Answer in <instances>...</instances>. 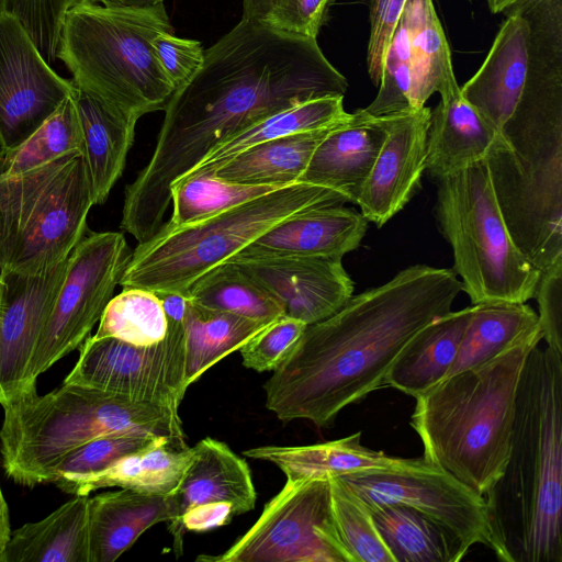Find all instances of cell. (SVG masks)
Listing matches in <instances>:
<instances>
[{"instance_id":"obj_1","label":"cell","mask_w":562,"mask_h":562,"mask_svg":"<svg viewBox=\"0 0 562 562\" xmlns=\"http://www.w3.org/2000/svg\"><path fill=\"white\" fill-rule=\"evenodd\" d=\"M347 79L316 37L278 32L243 19L204 50L189 82L165 111L153 155L126 186L120 227L138 243L161 225L171 184L216 145L304 101L345 95Z\"/></svg>"},{"instance_id":"obj_2","label":"cell","mask_w":562,"mask_h":562,"mask_svg":"<svg viewBox=\"0 0 562 562\" xmlns=\"http://www.w3.org/2000/svg\"><path fill=\"white\" fill-rule=\"evenodd\" d=\"M460 292L453 270L415 265L352 295L335 314L306 326L263 385L267 408L284 423L328 426L342 408L385 386L403 347L450 312Z\"/></svg>"},{"instance_id":"obj_3","label":"cell","mask_w":562,"mask_h":562,"mask_svg":"<svg viewBox=\"0 0 562 562\" xmlns=\"http://www.w3.org/2000/svg\"><path fill=\"white\" fill-rule=\"evenodd\" d=\"M503 562H562V353L531 349L517 387L505 469L484 494Z\"/></svg>"},{"instance_id":"obj_4","label":"cell","mask_w":562,"mask_h":562,"mask_svg":"<svg viewBox=\"0 0 562 562\" xmlns=\"http://www.w3.org/2000/svg\"><path fill=\"white\" fill-rule=\"evenodd\" d=\"M542 339L528 337L496 358L450 375L416 397L411 419L424 458L483 495L510 452L518 382Z\"/></svg>"},{"instance_id":"obj_5","label":"cell","mask_w":562,"mask_h":562,"mask_svg":"<svg viewBox=\"0 0 562 562\" xmlns=\"http://www.w3.org/2000/svg\"><path fill=\"white\" fill-rule=\"evenodd\" d=\"M1 454L7 476L34 487L56 479L60 462L87 441L111 434L166 437L186 443L179 411L64 383L2 406Z\"/></svg>"},{"instance_id":"obj_6","label":"cell","mask_w":562,"mask_h":562,"mask_svg":"<svg viewBox=\"0 0 562 562\" xmlns=\"http://www.w3.org/2000/svg\"><path fill=\"white\" fill-rule=\"evenodd\" d=\"M165 32L172 27L164 4L137 10L82 0L66 14L57 58L79 90L138 121L165 110L176 92L153 46Z\"/></svg>"},{"instance_id":"obj_7","label":"cell","mask_w":562,"mask_h":562,"mask_svg":"<svg viewBox=\"0 0 562 562\" xmlns=\"http://www.w3.org/2000/svg\"><path fill=\"white\" fill-rule=\"evenodd\" d=\"M486 157L508 231L540 271L562 260V100L520 98Z\"/></svg>"},{"instance_id":"obj_8","label":"cell","mask_w":562,"mask_h":562,"mask_svg":"<svg viewBox=\"0 0 562 562\" xmlns=\"http://www.w3.org/2000/svg\"><path fill=\"white\" fill-rule=\"evenodd\" d=\"M345 203L348 200L340 192L299 181L201 221L184 225L161 223L131 252L120 285L186 294L202 274L283 220Z\"/></svg>"},{"instance_id":"obj_9","label":"cell","mask_w":562,"mask_h":562,"mask_svg":"<svg viewBox=\"0 0 562 562\" xmlns=\"http://www.w3.org/2000/svg\"><path fill=\"white\" fill-rule=\"evenodd\" d=\"M436 217L453 252V271L472 304L533 297L541 271L515 244L486 159L440 178Z\"/></svg>"},{"instance_id":"obj_10","label":"cell","mask_w":562,"mask_h":562,"mask_svg":"<svg viewBox=\"0 0 562 562\" xmlns=\"http://www.w3.org/2000/svg\"><path fill=\"white\" fill-rule=\"evenodd\" d=\"M93 206L82 151L15 175L0 173V276L66 260Z\"/></svg>"},{"instance_id":"obj_11","label":"cell","mask_w":562,"mask_h":562,"mask_svg":"<svg viewBox=\"0 0 562 562\" xmlns=\"http://www.w3.org/2000/svg\"><path fill=\"white\" fill-rule=\"evenodd\" d=\"M119 232L86 234L67 259L65 277L27 366L26 392L40 374L77 349L113 297L131 256Z\"/></svg>"},{"instance_id":"obj_12","label":"cell","mask_w":562,"mask_h":562,"mask_svg":"<svg viewBox=\"0 0 562 562\" xmlns=\"http://www.w3.org/2000/svg\"><path fill=\"white\" fill-rule=\"evenodd\" d=\"M213 562H352L338 536L329 479L286 481L257 521Z\"/></svg>"},{"instance_id":"obj_13","label":"cell","mask_w":562,"mask_h":562,"mask_svg":"<svg viewBox=\"0 0 562 562\" xmlns=\"http://www.w3.org/2000/svg\"><path fill=\"white\" fill-rule=\"evenodd\" d=\"M167 321L166 337L150 346L87 337L64 383L179 411L188 389L183 321Z\"/></svg>"},{"instance_id":"obj_14","label":"cell","mask_w":562,"mask_h":562,"mask_svg":"<svg viewBox=\"0 0 562 562\" xmlns=\"http://www.w3.org/2000/svg\"><path fill=\"white\" fill-rule=\"evenodd\" d=\"M337 477L369 509L385 504L405 505L449 528L469 549L476 543L492 547L484 496L426 459L412 469L369 470Z\"/></svg>"},{"instance_id":"obj_15","label":"cell","mask_w":562,"mask_h":562,"mask_svg":"<svg viewBox=\"0 0 562 562\" xmlns=\"http://www.w3.org/2000/svg\"><path fill=\"white\" fill-rule=\"evenodd\" d=\"M192 448V459L169 495L172 517L168 527L177 555L182 553L184 531L225 526L252 510L257 498L247 462L226 443L206 437Z\"/></svg>"},{"instance_id":"obj_16","label":"cell","mask_w":562,"mask_h":562,"mask_svg":"<svg viewBox=\"0 0 562 562\" xmlns=\"http://www.w3.org/2000/svg\"><path fill=\"white\" fill-rule=\"evenodd\" d=\"M76 91L47 64L12 14L0 13V138L9 151Z\"/></svg>"},{"instance_id":"obj_17","label":"cell","mask_w":562,"mask_h":562,"mask_svg":"<svg viewBox=\"0 0 562 562\" xmlns=\"http://www.w3.org/2000/svg\"><path fill=\"white\" fill-rule=\"evenodd\" d=\"M67 259L36 272L0 276L1 406L26 392L27 366L63 283Z\"/></svg>"},{"instance_id":"obj_18","label":"cell","mask_w":562,"mask_h":562,"mask_svg":"<svg viewBox=\"0 0 562 562\" xmlns=\"http://www.w3.org/2000/svg\"><path fill=\"white\" fill-rule=\"evenodd\" d=\"M386 136L357 205L368 222L383 226L420 189L426 170L431 109L383 116Z\"/></svg>"},{"instance_id":"obj_19","label":"cell","mask_w":562,"mask_h":562,"mask_svg":"<svg viewBox=\"0 0 562 562\" xmlns=\"http://www.w3.org/2000/svg\"><path fill=\"white\" fill-rule=\"evenodd\" d=\"M237 263L283 308L306 325L340 310L353 295V281L341 259L266 257L227 260Z\"/></svg>"},{"instance_id":"obj_20","label":"cell","mask_w":562,"mask_h":562,"mask_svg":"<svg viewBox=\"0 0 562 562\" xmlns=\"http://www.w3.org/2000/svg\"><path fill=\"white\" fill-rule=\"evenodd\" d=\"M368 223L361 213L344 205L308 210L272 226L228 260L266 257L341 259L361 245Z\"/></svg>"},{"instance_id":"obj_21","label":"cell","mask_w":562,"mask_h":562,"mask_svg":"<svg viewBox=\"0 0 562 562\" xmlns=\"http://www.w3.org/2000/svg\"><path fill=\"white\" fill-rule=\"evenodd\" d=\"M504 14L506 19L482 65L460 87L463 98L498 131L520 100L529 64L527 19L515 8Z\"/></svg>"},{"instance_id":"obj_22","label":"cell","mask_w":562,"mask_h":562,"mask_svg":"<svg viewBox=\"0 0 562 562\" xmlns=\"http://www.w3.org/2000/svg\"><path fill=\"white\" fill-rule=\"evenodd\" d=\"M385 136L384 117L358 109L317 146L301 181L340 192L357 204Z\"/></svg>"},{"instance_id":"obj_23","label":"cell","mask_w":562,"mask_h":562,"mask_svg":"<svg viewBox=\"0 0 562 562\" xmlns=\"http://www.w3.org/2000/svg\"><path fill=\"white\" fill-rule=\"evenodd\" d=\"M439 94L440 102L431 110L425 170L435 182L506 144L501 131L463 98L458 82Z\"/></svg>"},{"instance_id":"obj_24","label":"cell","mask_w":562,"mask_h":562,"mask_svg":"<svg viewBox=\"0 0 562 562\" xmlns=\"http://www.w3.org/2000/svg\"><path fill=\"white\" fill-rule=\"evenodd\" d=\"M243 454L273 463L291 482L369 470H406L425 462L424 457L404 459L372 450L361 443V432L308 446H262L248 449Z\"/></svg>"},{"instance_id":"obj_25","label":"cell","mask_w":562,"mask_h":562,"mask_svg":"<svg viewBox=\"0 0 562 562\" xmlns=\"http://www.w3.org/2000/svg\"><path fill=\"white\" fill-rule=\"evenodd\" d=\"M171 517L169 495L121 488L89 497V562L115 561L144 531Z\"/></svg>"},{"instance_id":"obj_26","label":"cell","mask_w":562,"mask_h":562,"mask_svg":"<svg viewBox=\"0 0 562 562\" xmlns=\"http://www.w3.org/2000/svg\"><path fill=\"white\" fill-rule=\"evenodd\" d=\"M193 456V448L169 438L128 454L111 467L87 475L60 477L54 483L71 495L120 487L144 494L170 495L178 486Z\"/></svg>"},{"instance_id":"obj_27","label":"cell","mask_w":562,"mask_h":562,"mask_svg":"<svg viewBox=\"0 0 562 562\" xmlns=\"http://www.w3.org/2000/svg\"><path fill=\"white\" fill-rule=\"evenodd\" d=\"M472 311H450L420 328L394 359L384 385L416 398L446 379Z\"/></svg>"},{"instance_id":"obj_28","label":"cell","mask_w":562,"mask_h":562,"mask_svg":"<svg viewBox=\"0 0 562 562\" xmlns=\"http://www.w3.org/2000/svg\"><path fill=\"white\" fill-rule=\"evenodd\" d=\"M74 97L82 128L91 198L93 205H100L108 200L124 171L137 120L113 110L77 87Z\"/></svg>"},{"instance_id":"obj_29","label":"cell","mask_w":562,"mask_h":562,"mask_svg":"<svg viewBox=\"0 0 562 562\" xmlns=\"http://www.w3.org/2000/svg\"><path fill=\"white\" fill-rule=\"evenodd\" d=\"M88 495L11 531L0 562H89Z\"/></svg>"},{"instance_id":"obj_30","label":"cell","mask_w":562,"mask_h":562,"mask_svg":"<svg viewBox=\"0 0 562 562\" xmlns=\"http://www.w3.org/2000/svg\"><path fill=\"white\" fill-rule=\"evenodd\" d=\"M351 114L344 109V95H325L304 101L231 135L183 176L213 173L234 156L255 145L299 132L326 128L348 121Z\"/></svg>"},{"instance_id":"obj_31","label":"cell","mask_w":562,"mask_h":562,"mask_svg":"<svg viewBox=\"0 0 562 562\" xmlns=\"http://www.w3.org/2000/svg\"><path fill=\"white\" fill-rule=\"evenodd\" d=\"M472 305L446 378L479 367L528 337L542 335L538 314L526 303L493 301Z\"/></svg>"},{"instance_id":"obj_32","label":"cell","mask_w":562,"mask_h":562,"mask_svg":"<svg viewBox=\"0 0 562 562\" xmlns=\"http://www.w3.org/2000/svg\"><path fill=\"white\" fill-rule=\"evenodd\" d=\"M339 124L255 145L234 156L213 175L229 182L256 186L285 187L299 182L317 146Z\"/></svg>"},{"instance_id":"obj_33","label":"cell","mask_w":562,"mask_h":562,"mask_svg":"<svg viewBox=\"0 0 562 562\" xmlns=\"http://www.w3.org/2000/svg\"><path fill=\"white\" fill-rule=\"evenodd\" d=\"M395 562H458L469 548L449 528L401 504L369 509Z\"/></svg>"},{"instance_id":"obj_34","label":"cell","mask_w":562,"mask_h":562,"mask_svg":"<svg viewBox=\"0 0 562 562\" xmlns=\"http://www.w3.org/2000/svg\"><path fill=\"white\" fill-rule=\"evenodd\" d=\"M268 325L189 301L183 318L187 387Z\"/></svg>"},{"instance_id":"obj_35","label":"cell","mask_w":562,"mask_h":562,"mask_svg":"<svg viewBox=\"0 0 562 562\" xmlns=\"http://www.w3.org/2000/svg\"><path fill=\"white\" fill-rule=\"evenodd\" d=\"M412 22L411 106L418 110L436 92L457 83L450 47L432 0H406Z\"/></svg>"},{"instance_id":"obj_36","label":"cell","mask_w":562,"mask_h":562,"mask_svg":"<svg viewBox=\"0 0 562 562\" xmlns=\"http://www.w3.org/2000/svg\"><path fill=\"white\" fill-rule=\"evenodd\" d=\"M190 302L262 324L283 315L281 305L237 263L225 261L195 280L186 292Z\"/></svg>"},{"instance_id":"obj_37","label":"cell","mask_w":562,"mask_h":562,"mask_svg":"<svg viewBox=\"0 0 562 562\" xmlns=\"http://www.w3.org/2000/svg\"><path fill=\"white\" fill-rule=\"evenodd\" d=\"M74 93L23 143L5 153L0 173L15 175L69 153H83L82 128Z\"/></svg>"},{"instance_id":"obj_38","label":"cell","mask_w":562,"mask_h":562,"mask_svg":"<svg viewBox=\"0 0 562 562\" xmlns=\"http://www.w3.org/2000/svg\"><path fill=\"white\" fill-rule=\"evenodd\" d=\"M168 321L158 295L147 289L124 288L105 306L95 337H112L134 346L161 341Z\"/></svg>"},{"instance_id":"obj_39","label":"cell","mask_w":562,"mask_h":562,"mask_svg":"<svg viewBox=\"0 0 562 562\" xmlns=\"http://www.w3.org/2000/svg\"><path fill=\"white\" fill-rule=\"evenodd\" d=\"M282 187L235 183L213 173L183 176L170 188V222L184 225L201 221Z\"/></svg>"},{"instance_id":"obj_40","label":"cell","mask_w":562,"mask_h":562,"mask_svg":"<svg viewBox=\"0 0 562 562\" xmlns=\"http://www.w3.org/2000/svg\"><path fill=\"white\" fill-rule=\"evenodd\" d=\"M329 480L335 526L352 562H395L369 508L339 477Z\"/></svg>"},{"instance_id":"obj_41","label":"cell","mask_w":562,"mask_h":562,"mask_svg":"<svg viewBox=\"0 0 562 562\" xmlns=\"http://www.w3.org/2000/svg\"><path fill=\"white\" fill-rule=\"evenodd\" d=\"M411 38L412 22L405 3L402 15L385 53L379 90L363 111L382 117L414 111L411 106Z\"/></svg>"},{"instance_id":"obj_42","label":"cell","mask_w":562,"mask_h":562,"mask_svg":"<svg viewBox=\"0 0 562 562\" xmlns=\"http://www.w3.org/2000/svg\"><path fill=\"white\" fill-rule=\"evenodd\" d=\"M334 0H241L243 19L268 29L316 37Z\"/></svg>"},{"instance_id":"obj_43","label":"cell","mask_w":562,"mask_h":562,"mask_svg":"<svg viewBox=\"0 0 562 562\" xmlns=\"http://www.w3.org/2000/svg\"><path fill=\"white\" fill-rule=\"evenodd\" d=\"M162 438L166 437L134 434H111L97 437L71 451L60 462L56 470L55 481L60 477L81 476L102 471L120 459L143 450Z\"/></svg>"},{"instance_id":"obj_44","label":"cell","mask_w":562,"mask_h":562,"mask_svg":"<svg viewBox=\"0 0 562 562\" xmlns=\"http://www.w3.org/2000/svg\"><path fill=\"white\" fill-rule=\"evenodd\" d=\"M82 0H7L12 14L50 66L57 59L63 24L68 11Z\"/></svg>"},{"instance_id":"obj_45","label":"cell","mask_w":562,"mask_h":562,"mask_svg":"<svg viewBox=\"0 0 562 562\" xmlns=\"http://www.w3.org/2000/svg\"><path fill=\"white\" fill-rule=\"evenodd\" d=\"M306 324L282 315L239 348L243 364L257 372L273 371L288 356Z\"/></svg>"},{"instance_id":"obj_46","label":"cell","mask_w":562,"mask_h":562,"mask_svg":"<svg viewBox=\"0 0 562 562\" xmlns=\"http://www.w3.org/2000/svg\"><path fill=\"white\" fill-rule=\"evenodd\" d=\"M153 46L162 70L176 90L191 80L204 60L200 42L177 37L172 32L158 34L153 40Z\"/></svg>"},{"instance_id":"obj_47","label":"cell","mask_w":562,"mask_h":562,"mask_svg":"<svg viewBox=\"0 0 562 562\" xmlns=\"http://www.w3.org/2000/svg\"><path fill=\"white\" fill-rule=\"evenodd\" d=\"M406 0H370V34L367 49L368 74L378 87L385 53L402 15Z\"/></svg>"},{"instance_id":"obj_48","label":"cell","mask_w":562,"mask_h":562,"mask_svg":"<svg viewBox=\"0 0 562 562\" xmlns=\"http://www.w3.org/2000/svg\"><path fill=\"white\" fill-rule=\"evenodd\" d=\"M533 297L547 346L562 353V260L541 271Z\"/></svg>"},{"instance_id":"obj_49","label":"cell","mask_w":562,"mask_h":562,"mask_svg":"<svg viewBox=\"0 0 562 562\" xmlns=\"http://www.w3.org/2000/svg\"><path fill=\"white\" fill-rule=\"evenodd\" d=\"M109 8L154 9L164 4V0H92Z\"/></svg>"},{"instance_id":"obj_50","label":"cell","mask_w":562,"mask_h":562,"mask_svg":"<svg viewBox=\"0 0 562 562\" xmlns=\"http://www.w3.org/2000/svg\"><path fill=\"white\" fill-rule=\"evenodd\" d=\"M11 536L9 508L0 486V557Z\"/></svg>"},{"instance_id":"obj_51","label":"cell","mask_w":562,"mask_h":562,"mask_svg":"<svg viewBox=\"0 0 562 562\" xmlns=\"http://www.w3.org/2000/svg\"><path fill=\"white\" fill-rule=\"evenodd\" d=\"M521 0H493L488 8L492 13H505L508 9L517 4Z\"/></svg>"},{"instance_id":"obj_52","label":"cell","mask_w":562,"mask_h":562,"mask_svg":"<svg viewBox=\"0 0 562 562\" xmlns=\"http://www.w3.org/2000/svg\"><path fill=\"white\" fill-rule=\"evenodd\" d=\"M5 153H7V151H5V148H4V146H3V144H2V140H1V138H0V162H1V160L3 159V157H4Z\"/></svg>"},{"instance_id":"obj_53","label":"cell","mask_w":562,"mask_h":562,"mask_svg":"<svg viewBox=\"0 0 562 562\" xmlns=\"http://www.w3.org/2000/svg\"><path fill=\"white\" fill-rule=\"evenodd\" d=\"M7 0H0V13L5 11Z\"/></svg>"},{"instance_id":"obj_54","label":"cell","mask_w":562,"mask_h":562,"mask_svg":"<svg viewBox=\"0 0 562 562\" xmlns=\"http://www.w3.org/2000/svg\"><path fill=\"white\" fill-rule=\"evenodd\" d=\"M493 0H487V3L490 4Z\"/></svg>"}]
</instances>
